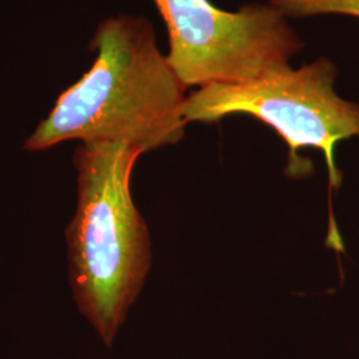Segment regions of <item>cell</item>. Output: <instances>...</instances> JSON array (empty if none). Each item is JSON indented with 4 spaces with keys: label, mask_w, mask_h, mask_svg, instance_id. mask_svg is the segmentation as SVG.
<instances>
[{
    "label": "cell",
    "mask_w": 359,
    "mask_h": 359,
    "mask_svg": "<svg viewBox=\"0 0 359 359\" xmlns=\"http://www.w3.org/2000/svg\"><path fill=\"white\" fill-rule=\"evenodd\" d=\"M90 69L63 90L23 145L44 152L68 142H126L142 154L184 137L185 90L140 16L107 18L96 28Z\"/></svg>",
    "instance_id": "obj_1"
},
{
    "label": "cell",
    "mask_w": 359,
    "mask_h": 359,
    "mask_svg": "<svg viewBox=\"0 0 359 359\" xmlns=\"http://www.w3.org/2000/svg\"><path fill=\"white\" fill-rule=\"evenodd\" d=\"M142 152L126 142H79L76 206L65 229L68 280L79 314L112 347L152 268L149 228L130 180Z\"/></svg>",
    "instance_id": "obj_2"
},
{
    "label": "cell",
    "mask_w": 359,
    "mask_h": 359,
    "mask_svg": "<svg viewBox=\"0 0 359 359\" xmlns=\"http://www.w3.org/2000/svg\"><path fill=\"white\" fill-rule=\"evenodd\" d=\"M337 68L321 57L293 69L286 65L264 76L237 84H210L187 97V123H215L225 116H253L274 129L289 147V176L308 173L299 156L304 148L322 151L332 189H339L342 175L335 164V147L359 136V104L342 99L334 83Z\"/></svg>",
    "instance_id": "obj_3"
},
{
    "label": "cell",
    "mask_w": 359,
    "mask_h": 359,
    "mask_svg": "<svg viewBox=\"0 0 359 359\" xmlns=\"http://www.w3.org/2000/svg\"><path fill=\"white\" fill-rule=\"evenodd\" d=\"M167 25V60L185 88L237 84L289 65L301 41L276 7L228 13L209 0H154Z\"/></svg>",
    "instance_id": "obj_4"
},
{
    "label": "cell",
    "mask_w": 359,
    "mask_h": 359,
    "mask_svg": "<svg viewBox=\"0 0 359 359\" xmlns=\"http://www.w3.org/2000/svg\"><path fill=\"white\" fill-rule=\"evenodd\" d=\"M270 4L293 18L335 13L359 19V0H270Z\"/></svg>",
    "instance_id": "obj_5"
}]
</instances>
